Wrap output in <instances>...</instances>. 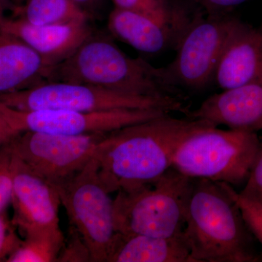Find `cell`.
I'll return each mask as SVG.
<instances>
[{
	"instance_id": "cell-1",
	"label": "cell",
	"mask_w": 262,
	"mask_h": 262,
	"mask_svg": "<svg viewBox=\"0 0 262 262\" xmlns=\"http://www.w3.org/2000/svg\"><path fill=\"white\" fill-rule=\"evenodd\" d=\"M208 123L168 114L108 133L93 156L105 189L112 194L156 180L171 168L182 141Z\"/></svg>"
},
{
	"instance_id": "cell-2",
	"label": "cell",
	"mask_w": 262,
	"mask_h": 262,
	"mask_svg": "<svg viewBox=\"0 0 262 262\" xmlns=\"http://www.w3.org/2000/svg\"><path fill=\"white\" fill-rule=\"evenodd\" d=\"M251 232L232 186L192 179L182 235L194 262H253Z\"/></svg>"
},
{
	"instance_id": "cell-3",
	"label": "cell",
	"mask_w": 262,
	"mask_h": 262,
	"mask_svg": "<svg viewBox=\"0 0 262 262\" xmlns=\"http://www.w3.org/2000/svg\"><path fill=\"white\" fill-rule=\"evenodd\" d=\"M46 82L91 84L133 96L184 100L165 67L131 58L110 38L93 34L69 58L48 69Z\"/></svg>"
},
{
	"instance_id": "cell-4",
	"label": "cell",
	"mask_w": 262,
	"mask_h": 262,
	"mask_svg": "<svg viewBox=\"0 0 262 262\" xmlns=\"http://www.w3.org/2000/svg\"><path fill=\"white\" fill-rule=\"evenodd\" d=\"M260 146L256 133L208 123L182 141L172 168L189 179L237 185L247 180Z\"/></svg>"
},
{
	"instance_id": "cell-5",
	"label": "cell",
	"mask_w": 262,
	"mask_h": 262,
	"mask_svg": "<svg viewBox=\"0 0 262 262\" xmlns=\"http://www.w3.org/2000/svg\"><path fill=\"white\" fill-rule=\"evenodd\" d=\"M192 179L170 168L161 177L113 200L114 221L122 235H182Z\"/></svg>"
},
{
	"instance_id": "cell-6",
	"label": "cell",
	"mask_w": 262,
	"mask_h": 262,
	"mask_svg": "<svg viewBox=\"0 0 262 262\" xmlns=\"http://www.w3.org/2000/svg\"><path fill=\"white\" fill-rule=\"evenodd\" d=\"M0 103L18 110L99 112L157 108L184 115L189 112L185 101L180 98L133 96L91 84L65 82H46L31 89L2 94Z\"/></svg>"
},
{
	"instance_id": "cell-7",
	"label": "cell",
	"mask_w": 262,
	"mask_h": 262,
	"mask_svg": "<svg viewBox=\"0 0 262 262\" xmlns=\"http://www.w3.org/2000/svg\"><path fill=\"white\" fill-rule=\"evenodd\" d=\"M56 188L72 227L89 249L91 261L108 262L120 234L114 221L113 200L99 178L94 157Z\"/></svg>"
},
{
	"instance_id": "cell-8",
	"label": "cell",
	"mask_w": 262,
	"mask_h": 262,
	"mask_svg": "<svg viewBox=\"0 0 262 262\" xmlns=\"http://www.w3.org/2000/svg\"><path fill=\"white\" fill-rule=\"evenodd\" d=\"M237 19L222 13L194 15L176 48L173 61L165 67L177 87L199 91L214 82L217 67Z\"/></svg>"
},
{
	"instance_id": "cell-9",
	"label": "cell",
	"mask_w": 262,
	"mask_h": 262,
	"mask_svg": "<svg viewBox=\"0 0 262 262\" xmlns=\"http://www.w3.org/2000/svg\"><path fill=\"white\" fill-rule=\"evenodd\" d=\"M106 134L67 136L24 131L10 144L13 152L26 165L56 187L89 163Z\"/></svg>"
},
{
	"instance_id": "cell-10",
	"label": "cell",
	"mask_w": 262,
	"mask_h": 262,
	"mask_svg": "<svg viewBox=\"0 0 262 262\" xmlns=\"http://www.w3.org/2000/svg\"><path fill=\"white\" fill-rule=\"evenodd\" d=\"M0 113L19 133L37 131L67 136L108 134L139 122L168 115V112L150 110L75 112L66 110H18L0 103Z\"/></svg>"
},
{
	"instance_id": "cell-11",
	"label": "cell",
	"mask_w": 262,
	"mask_h": 262,
	"mask_svg": "<svg viewBox=\"0 0 262 262\" xmlns=\"http://www.w3.org/2000/svg\"><path fill=\"white\" fill-rule=\"evenodd\" d=\"M12 222L24 235L33 232L62 234L59 194L54 186L32 170L13 152Z\"/></svg>"
},
{
	"instance_id": "cell-12",
	"label": "cell",
	"mask_w": 262,
	"mask_h": 262,
	"mask_svg": "<svg viewBox=\"0 0 262 262\" xmlns=\"http://www.w3.org/2000/svg\"><path fill=\"white\" fill-rule=\"evenodd\" d=\"M222 91L262 84V29L237 19L215 72Z\"/></svg>"
},
{
	"instance_id": "cell-13",
	"label": "cell",
	"mask_w": 262,
	"mask_h": 262,
	"mask_svg": "<svg viewBox=\"0 0 262 262\" xmlns=\"http://www.w3.org/2000/svg\"><path fill=\"white\" fill-rule=\"evenodd\" d=\"M0 29L28 45L49 67L69 58L93 34L88 21L37 26L5 15L0 19Z\"/></svg>"
},
{
	"instance_id": "cell-14",
	"label": "cell",
	"mask_w": 262,
	"mask_h": 262,
	"mask_svg": "<svg viewBox=\"0 0 262 262\" xmlns=\"http://www.w3.org/2000/svg\"><path fill=\"white\" fill-rule=\"evenodd\" d=\"M187 117L216 127L225 125L235 130L262 131V84L222 91L207 98Z\"/></svg>"
},
{
	"instance_id": "cell-15",
	"label": "cell",
	"mask_w": 262,
	"mask_h": 262,
	"mask_svg": "<svg viewBox=\"0 0 262 262\" xmlns=\"http://www.w3.org/2000/svg\"><path fill=\"white\" fill-rule=\"evenodd\" d=\"M108 28L117 39L146 53H158L170 48L176 49L187 29L117 8L108 16Z\"/></svg>"
},
{
	"instance_id": "cell-16",
	"label": "cell",
	"mask_w": 262,
	"mask_h": 262,
	"mask_svg": "<svg viewBox=\"0 0 262 262\" xmlns=\"http://www.w3.org/2000/svg\"><path fill=\"white\" fill-rule=\"evenodd\" d=\"M49 68L28 45L0 29V95L43 83Z\"/></svg>"
},
{
	"instance_id": "cell-17",
	"label": "cell",
	"mask_w": 262,
	"mask_h": 262,
	"mask_svg": "<svg viewBox=\"0 0 262 262\" xmlns=\"http://www.w3.org/2000/svg\"><path fill=\"white\" fill-rule=\"evenodd\" d=\"M108 262H194L183 235L170 237L120 234Z\"/></svg>"
},
{
	"instance_id": "cell-18",
	"label": "cell",
	"mask_w": 262,
	"mask_h": 262,
	"mask_svg": "<svg viewBox=\"0 0 262 262\" xmlns=\"http://www.w3.org/2000/svg\"><path fill=\"white\" fill-rule=\"evenodd\" d=\"M14 16L33 25H58L88 21L89 15L72 0H25Z\"/></svg>"
},
{
	"instance_id": "cell-19",
	"label": "cell",
	"mask_w": 262,
	"mask_h": 262,
	"mask_svg": "<svg viewBox=\"0 0 262 262\" xmlns=\"http://www.w3.org/2000/svg\"><path fill=\"white\" fill-rule=\"evenodd\" d=\"M64 242L63 234H26L18 247L11 253L6 262L57 261Z\"/></svg>"
},
{
	"instance_id": "cell-20",
	"label": "cell",
	"mask_w": 262,
	"mask_h": 262,
	"mask_svg": "<svg viewBox=\"0 0 262 262\" xmlns=\"http://www.w3.org/2000/svg\"><path fill=\"white\" fill-rule=\"evenodd\" d=\"M115 8L129 10L175 27L187 28L194 18L170 0H113Z\"/></svg>"
},
{
	"instance_id": "cell-21",
	"label": "cell",
	"mask_w": 262,
	"mask_h": 262,
	"mask_svg": "<svg viewBox=\"0 0 262 262\" xmlns=\"http://www.w3.org/2000/svg\"><path fill=\"white\" fill-rule=\"evenodd\" d=\"M10 142L0 147V213L6 211L13 196V151Z\"/></svg>"
},
{
	"instance_id": "cell-22",
	"label": "cell",
	"mask_w": 262,
	"mask_h": 262,
	"mask_svg": "<svg viewBox=\"0 0 262 262\" xmlns=\"http://www.w3.org/2000/svg\"><path fill=\"white\" fill-rule=\"evenodd\" d=\"M234 200L237 202L243 218L251 233L262 246V203L241 195L233 189Z\"/></svg>"
},
{
	"instance_id": "cell-23",
	"label": "cell",
	"mask_w": 262,
	"mask_h": 262,
	"mask_svg": "<svg viewBox=\"0 0 262 262\" xmlns=\"http://www.w3.org/2000/svg\"><path fill=\"white\" fill-rule=\"evenodd\" d=\"M17 229L5 212L0 213V262L6 261L21 243L22 239L17 234Z\"/></svg>"
},
{
	"instance_id": "cell-24",
	"label": "cell",
	"mask_w": 262,
	"mask_h": 262,
	"mask_svg": "<svg viewBox=\"0 0 262 262\" xmlns=\"http://www.w3.org/2000/svg\"><path fill=\"white\" fill-rule=\"evenodd\" d=\"M70 230L69 241H65L57 261H91L83 239L73 227H71Z\"/></svg>"
},
{
	"instance_id": "cell-25",
	"label": "cell",
	"mask_w": 262,
	"mask_h": 262,
	"mask_svg": "<svg viewBox=\"0 0 262 262\" xmlns=\"http://www.w3.org/2000/svg\"><path fill=\"white\" fill-rule=\"evenodd\" d=\"M241 195L262 203V144L260 146Z\"/></svg>"
},
{
	"instance_id": "cell-26",
	"label": "cell",
	"mask_w": 262,
	"mask_h": 262,
	"mask_svg": "<svg viewBox=\"0 0 262 262\" xmlns=\"http://www.w3.org/2000/svg\"><path fill=\"white\" fill-rule=\"evenodd\" d=\"M20 133L15 130L0 113V147L8 144Z\"/></svg>"
},
{
	"instance_id": "cell-27",
	"label": "cell",
	"mask_w": 262,
	"mask_h": 262,
	"mask_svg": "<svg viewBox=\"0 0 262 262\" xmlns=\"http://www.w3.org/2000/svg\"><path fill=\"white\" fill-rule=\"evenodd\" d=\"M203 3L213 10V13H215V10H225L228 8H233L246 3L248 0H202Z\"/></svg>"
},
{
	"instance_id": "cell-28",
	"label": "cell",
	"mask_w": 262,
	"mask_h": 262,
	"mask_svg": "<svg viewBox=\"0 0 262 262\" xmlns=\"http://www.w3.org/2000/svg\"><path fill=\"white\" fill-rule=\"evenodd\" d=\"M72 1L89 15V11L94 9L95 7H96L101 0H72Z\"/></svg>"
},
{
	"instance_id": "cell-29",
	"label": "cell",
	"mask_w": 262,
	"mask_h": 262,
	"mask_svg": "<svg viewBox=\"0 0 262 262\" xmlns=\"http://www.w3.org/2000/svg\"><path fill=\"white\" fill-rule=\"evenodd\" d=\"M3 1L8 3V5H10L13 8V10H14L15 8L21 6L24 4V2H25V0H3Z\"/></svg>"
},
{
	"instance_id": "cell-30",
	"label": "cell",
	"mask_w": 262,
	"mask_h": 262,
	"mask_svg": "<svg viewBox=\"0 0 262 262\" xmlns=\"http://www.w3.org/2000/svg\"><path fill=\"white\" fill-rule=\"evenodd\" d=\"M8 8H13L10 5H8V3H5L3 0H0V19L5 16V10L8 9Z\"/></svg>"
}]
</instances>
